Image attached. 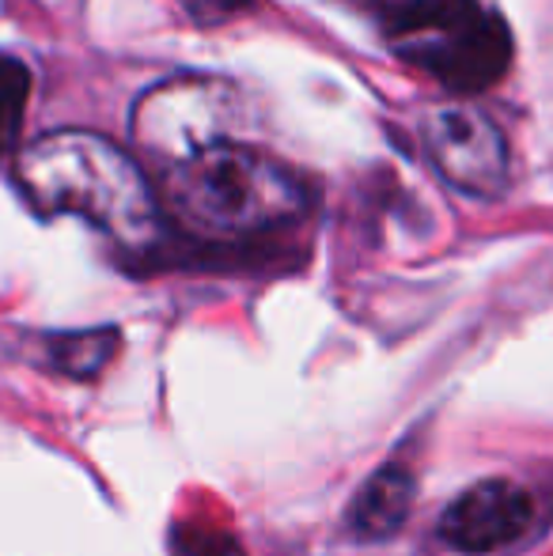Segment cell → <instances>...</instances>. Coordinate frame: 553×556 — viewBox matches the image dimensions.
I'll use <instances>...</instances> for the list:
<instances>
[{"mask_svg":"<svg viewBox=\"0 0 553 556\" xmlns=\"http://www.w3.org/2000/svg\"><path fill=\"white\" fill-rule=\"evenodd\" d=\"M30 99V68L12 53H0V160L15 152Z\"/></svg>","mask_w":553,"mask_h":556,"instance_id":"ba28073f","label":"cell"},{"mask_svg":"<svg viewBox=\"0 0 553 556\" xmlns=\"http://www.w3.org/2000/svg\"><path fill=\"white\" fill-rule=\"evenodd\" d=\"M118 349V333L114 330H88V333H73L61 337L53 344V359H58L61 371L76 375V379H91L106 367V359Z\"/></svg>","mask_w":553,"mask_h":556,"instance_id":"9c48e42d","label":"cell"},{"mask_svg":"<svg viewBox=\"0 0 553 556\" xmlns=\"http://www.w3.org/2000/svg\"><path fill=\"white\" fill-rule=\"evenodd\" d=\"M414 507V477L402 466H384L361 489L353 504V527L364 538H391L410 519Z\"/></svg>","mask_w":553,"mask_h":556,"instance_id":"52a82bcc","label":"cell"},{"mask_svg":"<svg viewBox=\"0 0 553 556\" xmlns=\"http://www.w3.org/2000/svg\"><path fill=\"white\" fill-rule=\"evenodd\" d=\"M163 205L190 235L247 242L296 224L307 208L300 175L262 148L228 137L163 170Z\"/></svg>","mask_w":553,"mask_h":556,"instance_id":"7a4b0ae2","label":"cell"},{"mask_svg":"<svg viewBox=\"0 0 553 556\" xmlns=\"http://www.w3.org/2000/svg\"><path fill=\"white\" fill-rule=\"evenodd\" d=\"M183 4V12L190 15L198 27H224V23H231L236 15L251 12V0H178Z\"/></svg>","mask_w":553,"mask_h":556,"instance_id":"8fae6325","label":"cell"},{"mask_svg":"<svg viewBox=\"0 0 553 556\" xmlns=\"http://www.w3.org/2000/svg\"><path fill=\"white\" fill-rule=\"evenodd\" d=\"M15 178L46 216H80L134 247L155 235L160 205L144 167L99 132H46L20 152Z\"/></svg>","mask_w":553,"mask_h":556,"instance_id":"6da1fadb","label":"cell"},{"mask_svg":"<svg viewBox=\"0 0 553 556\" xmlns=\"http://www.w3.org/2000/svg\"><path fill=\"white\" fill-rule=\"evenodd\" d=\"M535 522V500L516 481H478L443 511L440 538L463 553H493L527 534Z\"/></svg>","mask_w":553,"mask_h":556,"instance_id":"8992f818","label":"cell"},{"mask_svg":"<svg viewBox=\"0 0 553 556\" xmlns=\"http://www.w3.org/2000/svg\"><path fill=\"white\" fill-rule=\"evenodd\" d=\"M399 50L451 91H481L512 61L508 27L474 0H432L399 20Z\"/></svg>","mask_w":553,"mask_h":556,"instance_id":"277c9868","label":"cell"},{"mask_svg":"<svg viewBox=\"0 0 553 556\" xmlns=\"http://www.w3.org/2000/svg\"><path fill=\"white\" fill-rule=\"evenodd\" d=\"M425 148L432 167L455 190L493 198L508 186V140L501 125L474 103H440L425 117Z\"/></svg>","mask_w":553,"mask_h":556,"instance_id":"5b68a950","label":"cell"},{"mask_svg":"<svg viewBox=\"0 0 553 556\" xmlns=\"http://www.w3.org/2000/svg\"><path fill=\"white\" fill-rule=\"evenodd\" d=\"M247 117L243 96L216 76H175L148 88L134 106V144L140 160L163 175L201 148L236 137Z\"/></svg>","mask_w":553,"mask_h":556,"instance_id":"3957f363","label":"cell"},{"mask_svg":"<svg viewBox=\"0 0 553 556\" xmlns=\"http://www.w3.org/2000/svg\"><path fill=\"white\" fill-rule=\"evenodd\" d=\"M175 553L178 556H247L243 545L231 534L213 527H186L175 534Z\"/></svg>","mask_w":553,"mask_h":556,"instance_id":"30bf717a","label":"cell"}]
</instances>
